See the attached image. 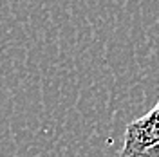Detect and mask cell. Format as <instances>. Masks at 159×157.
Returning <instances> with one entry per match:
<instances>
[{
	"mask_svg": "<svg viewBox=\"0 0 159 157\" xmlns=\"http://www.w3.org/2000/svg\"><path fill=\"white\" fill-rule=\"evenodd\" d=\"M138 157H159V143L156 145V146H152L150 150L143 152V154H139Z\"/></svg>",
	"mask_w": 159,
	"mask_h": 157,
	"instance_id": "cell-2",
	"label": "cell"
},
{
	"mask_svg": "<svg viewBox=\"0 0 159 157\" xmlns=\"http://www.w3.org/2000/svg\"><path fill=\"white\" fill-rule=\"evenodd\" d=\"M159 143V103L145 114L134 119L125 130V143L121 157H138Z\"/></svg>",
	"mask_w": 159,
	"mask_h": 157,
	"instance_id": "cell-1",
	"label": "cell"
}]
</instances>
